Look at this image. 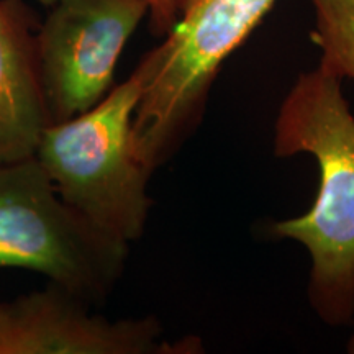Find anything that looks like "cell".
<instances>
[{"instance_id":"cell-7","label":"cell","mask_w":354,"mask_h":354,"mask_svg":"<svg viewBox=\"0 0 354 354\" xmlns=\"http://www.w3.org/2000/svg\"><path fill=\"white\" fill-rule=\"evenodd\" d=\"M38 28L24 0H0V165L33 156L50 125L39 82Z\"/></svg>"},{"instance_id":"cell-4","label":"cell","mask_w":354,"mask_h":354,"mask_svg":"<svg viewBox=\"0 0 354 354\" xmlns=\"http://www.w3.org/2000/svg\"><path fill=\"white\" fill-rule=\"evenodd\" d=\"M128 243L61 198L35 156L0 165V269L43 274L88 304L120 281Z\"/></svg>"},{"instance_id":"cell-10","label":"cell","mask_w":354,"mask_h":354,"mask_svg":"<svg viewBox=\"0 0 354 354\" xmlns=\"http://www.w3.org/2000/svg\"><path fill=\"white\" fill-rule=\"evenodd\" d=\"M37 2L43 3L44 7H53V6H56L57 2H61V0H37Z\"/></svg>"},{"instance_id":"cell-2","label":"cell","mask_w":354,"mask_h":354,"mask_svg":"<svg viewBox=\"0 0 354 354\" xmlns=\"http://www.w3.org/2000/svg\"><path fill=\"white\" fill-rule=\"evenodd\" d=\"M146 76L141 59L94 107L44 128L33 154L66 203L125 243L145 233L153 203L146 192L151 171L136 156L131 135Z\"/></svg>"},{"instance_id":"cell-11","label":"cell","mask_w":354,"mask_h":354,"mask_svg":"<svg viewBox=\"0 0 354 354\" xmlns=\"http://www.w3.org/2000/svg\"><path fill=\"white\" fill-rule=\"evenodd\" d=\"M346 351H348V353H351V354H354V335L351 336V339H349V342H348Z\"/></svg>"},{"instance_id":"cell-8","label":"cell","mask_w":354,"mask_h":354,"mask_svg":"<svg viewBox=\"0 0 354 354\" xmlns=\"http://www.w3.org/2000/svg\"><path fill=\"white\" fill-rule=\"evenodd\" d=\"M312 39L322 50V68L354 81V0H312Z\"/></svg>"},{"instance_id":"cell-1","label":"cell","mask_w":354,"mask_h":354,"mask_svg":"<svg viewBox=\"0 0 354 354\" xmlns=\"http://www.w3.org/2000/svg\"><path fill=\"white\" fill-rule=\"evenodd\" d=\"M342 84L322 66L302 74L282 102L274 140L277 156L308 153L320 167L312 209L272 232L308 250L310 302L333 326L354 320V117Z\"/></svg>"},{"instance_id":"cell-6","label":"cell","mask_w":354,"mask_h":354,"mask_svg":"<svg viewBox=\"0 0 354 354\" xmlns=\"http://www.w3.org/2000/svg\"><path fill=\"white\" fill-rule=\"evenodd\" d=\"M161 335L156 318L110 322L51 282L44 290L0 300V354L176 353Z\"/></svg>"},{"instance_id":"cell-3","label":"cell","mask_w":354,"mask_h":354,"mask_svg":"<svg viewBox=\"0 0 354 354\" xmlns=\"http://www.w3.org/2000/svg\"><path fill=\"white\" fill-rule=\"evenodd\" d=\"M276 0H176L177 21L145 55L148 76L131 122L136 156L161 166L201 118L223 61L240 48Z\"/></svg>"},{"instance_id":"cell-5","label":"cell","mask_w":354,"mask_h":354,"mask_svg":"<svg viewBox=\"0 0 354 354\" xmlns=\"http://www.w3.org/2000/svg\"><path fill=\"white\" fill-rule=\"evenodd\" d=\"M148 13L146 0H61L37 32L50 125L77 117L112 91L115 66Z\"/></svg>"},{"instance_id":"cell-9","label":"cell","mask_w":354,"mask_h":354,"mask_svg":"<svg viewBox=\"0 0 354 354\" xmlns=\"http://www.w3.org/2000/svg\"><path fill=\"white\" fill-rule=\"evenodd\" d=\"M148 2L149 26L156 37L167 35L177 21L176 0H146Z\"/></svg>"}]
</instances>
